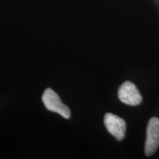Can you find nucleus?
<instances>
[{
	"label": "nucleus",
	"mask_w": 159,
	"mask_h": 159,
	"mask_svg": "<svg viewBox=\"0 0 159 159\" xmlns=\"http://www.w3.org/2000/svg\"><path fill=\"white\" fill-rule=\"evenodd\" d=\"M42 101L49 111L57 113L66 119L70 118L71 112L68 106L63 104L58 94L52 89H46L42 95Z\"/></svg>",
	"instance_id": "1"
},
{
	"label": "nucleus",
	"mask_w": 159,
	"mask_h": 159,
	"mask_svg": "<svg viewBox=\"0 0 159 159\" xmlns=\"http://www.w3.org/2000/svg\"><path fill=\"white\" fill-rule=\"evenodd\" d=\"M159 146V119L152 117L148 122L147 139L145 142V155L150 156L156 152Z\"/></svg>",
	"instance_id": "2"
},
{
	"label": "nucleus",
	"mask_w": 159,
	"mask_h": 159,
	"mask_svg": "<svg viewBox=\"0 0 159 159\" xmlns=\"http://www.w3.org/2000/svg\"><path fill=\"white\" fill-rule=\"evenodd\" d=\"M118 97L121 102L129 105H138L142 102V96L136 86L130 81L121 85L118 91Z\"/></svg>",
	"instance_id": "3"
},
{
	"label": "nucleus",
	"mask_w": 159,
	"mask_h": 159,
	"mask_svg": "<svg viewBox=\"0 0 159 159\" xmlns=\"http://www.w3.org/2000/svg\"><path fill=\"white\" fill-rule=\"evenodd\" d=\"M104 124L108 132L117 140L121 141L124 139L126 130V123L124 119L116 115L108 113L105 115Z\"/></svg>",
	"instance_id": "4"
}]
</instances>
